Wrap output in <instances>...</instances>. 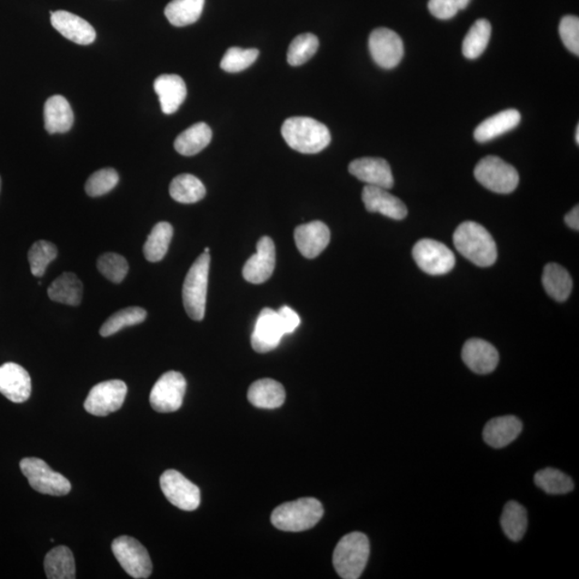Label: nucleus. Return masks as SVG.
Instances as JSON below:
<instances>
[{
    "instance_id": "nucleus-1",
    "label": "nucleus",
    "mask_w": 579,
    "mask_h": 579,
    "mask_svg": "<svg viewBox=\"0 0 579 579\" xmlns=\"http://www.w3.org/2000/svg\"><path fill=\"white\" fill-rule=\"evenodd\" d=\"M457 252L481 267L492 266L497 260V245L484 226L465 222L458 226L453 236Z\"/></svg>"
},
{
    "instance_id": "nucleus-2",
    "label": "nucleus",
    "mask_w": 579,
    "mask_h": 579,
    "mask_svg": "<svg viewBox=\"0 0 579 579\" xmlns=\"http://www.w3.org/2000/svg\"><path fill=\"white\" fill-rule=\"evenodd\" d=\"M282 135L286 145L302 154H318L330 145V130L310 117H291L282 127Z\"/></svg>"
},
{
    "instance_id": "nucleus-3",
    "label": "nucleus",
    "mask_w": 579,
    "mask_h": 579,
    "mask_svg": "<svg viewBox=\"0 0 579 579\" xmlns=\"http://www.w3.org/2000/svg\"><path fill=\"white\" fill-rule=\"evenodd\" d=\"M324 514V505L314 498H303L279 505L272 514L275 527L289 533L312 529Z\"/></svg>"
},
{
    "instance_id": "nucleus-4",
    "label": "nucleus",
    "mask_w": 579,
    "mask_h": 579,
    "mask_svg": "<svg viewBox=\"0 0 579 579\" xmlns=\"http://www.w3.org/2000/svg\"><path fill=\"white\" fill-rule=\"evenodd\" d=\"M370 554L368 537L362 533L344 535L334 551L333 564L344 579H357L365 570Z\"/></svg>"
},
{
    "instance_id": "nucleus-5",
    "label": "nucleus",
    "mask_w": 579,
    "mask_h": 579,
    "mask_svg": "<svg viewBox=\"0 0 579 579\" xmlns=\"http://www.w3.org/2000/svg\"><path fill=\"white\" fill-rule=\"evenodd\" d=\"M210 265V254H202L190 267L187 276L185 278L183 285L184 307L190 318L195 321L205 319Z\"/></svg>"
},
{
    "instance_id": "nucleus-6",
    "label": "nucleus",
    "mask_w": 579,
    "mask_h": 579,
    "mask_svg": "<svg viewBox=\"0 0 579 579\" xmlns=\"http://www.w3.org/2000/svg\"><path fill=\"white\" fill-rule=\"evenodd\" d=\"M474 176L482 186L501 195L513 193L519 183L514 166L495 156L483 158L475 166Z\"/></svg>"
},
{
    "instance_id": "nucleus-7",
    "label": "nucleus",
    "mask_w": 579,
    "mask_h": 579,
    "mask_svg": "<svg viewBox=\"0 0 579 579\" xmlns=\"http://www.w3.org/2000/svg\"><path fill=\"white\" fill-rule=\"evenodd\" d=\"M20 468L35 492L50 495H65L71 491L70 482L50 468L43 459H22Z\"/></svg>"
},
{
    "instance_id": "nucleus-8",
    "label": "nucleus",
    "mask_w": 579,
    "mask_h": 579,
    "mask_svg": "<svg viewBox=\"0 0 579 579\" xmlns=\"http://www.w3.org/2000/svg\"><path fill=\"white\" fill-rule=\"evenodd\" d=\"M112 552L128 575L145 579L152 575L153 564L147 549L134 537L119 536L112 543Z\"/></svg>"
},
{
    "instance_id": "nucleus-9",
    "label": "nucleus",
    "mask_w": 579,
    "mask_h": 579,
    "mask_svg": "<svg viewBox=\"0 0 579 579\" xmlns=\"http://www.w3.org/2000/svg\"><path fill=\"white\" fill-rule=\"evenodd\" d=\"M186 389L187 382L181 373H165L155 384L149 402L153 409L161 414L175 412L182 407Z\"/></svg>"
},
{
    "instance_id": "nucleus-10",
    "label": "nucleus",
    "mask_w": 579,
    "mask_h": 579,
    "mask_svg": "<svg viewBox=\"0 0 579 579\" xmlns=\"http://www.w3.org/2000/svg\"><path fill=\"white\" fill-rule=\"evenodd\" d=\"M127 392V384L122 380L101 382L89 392L85 408L92 415H109L123 407Z\"/></svg>"
},
{
    "instance_id": "nucleus-11",
    "label": "nucleus",
    "mask_w": 579,
    "mask_h": 579,
    "mask_svg": "<svg viewBox=\"0 0 579 579\" xmlns=\"http://www.w3.org/2000/svg\"><path fill=\"white\" fill-rule=\"evenodd\" d=\"M161 491L173 505L183 511H195L201 504V493L181 473L176 470H166L160 477Z\"/></svg>"
},
{
    "instance_id": "nucleus-12",
    "label": "nucleus",
    "mask_w": 579,
    "mask_h": 579,
    "mask_svg": "<svg viewBox=\"0 0 579 579\" xmlns=\"http://www.w3.org/2000/svg\"><path fill=\"white\" fill-rule=\"evenodd\" d=\"M412 255L421 270L429 275H444L455 266L456 259L452 250L429 238L417 242Z\"/></svg>"
},
{
    "instance_id": "nucleus-13",
    "label": "nucleus",
    "mask_w": 579,
    "mask_h": 579,
    "mask_svg": "<svg viewBox=\"0 0 579 579\" xmlns=\"http://www.w3.org/2000/svg\"><path fill=\"white\" fill-rule=\"evenodd\" d=\"M369 52L375 64L384 69L397 67L404 57V43L399 35L389 28H377L370 34Z\"/></svg>"
},
{
    "instance_id": "nucleus-14",
    "label": "nucleus",
    "mask_w": 579,
    "mask_h": 579,
    "mask_svg": "<svg viewBox=\"0 0 579 579\" xmlns=\"http://www.w3.org/2000/svg\"><path fill=\"white\" fill-rule=\"evenodd\" d=\"M285 335L282 320L277 312L265 308L256 319L252 336V345L259 354H267L276 349Z\"/></svg>"
},
{
    "instance_id": "nucleus-15",
    "label": "nucleus",
    "mask_w": 579,
    "mask_h": 579,
    "mask_svg": "<svg viewBox=\"0 0 579 579\" xmlns=\"http://www.w3.org/2000/svg\"><path fill=\"white\" fill-rule=\"evenodd\" d=\"M276 265V250L272 238L262 237L256 246V254L243 268V276L248 283L260 285L272 277Z\"/></svg>"
},
{
    "instance_id": "nucleus-16",
    "label": "nucleus",
    "mask_w": 579,
    "mask_h": 579,
    "mask_svg": "<svg viewBox=\"0 0 579 579\" xmlns=\"http://www.w3.org/2000/svg\"><path fill=\"white\" fill-rule=\"evenodd\" d=\"M0 393L12 403H25L32 394L31 375L15 363L4 364L0 366Z\"/></svg>"
},
{
    "instance_id": "nucleus-17",
    "label": "nucleus",
    "mask_w": 579,
    "mask_h": 579,
    "mask_svg": "<svg viewBox=\"0 0 579 579\" xmlns=\"http://www.w3.org/2000/svg\"><path fill=\"white\" fill-rule=\"evenodd\" d=\"M349 172L360 181L369 186L391 189L394 186V177L391 166L382 158H360L352 161Z\"/></svg>"
},
{
    "instance_id": "nucleus-18",
    "label": "nucleus",
    "mask_w": 579,
    "mask_h": 579,
    "mask_svg": "<svg viewBox=\"0 0 579 579\" xmlns=\"http://www.w3.org/2000/svg\"><path fill=\"white\" fill-rule=\"evenodd\" d=\"M51 23L59 34L76 45H89L95 40V31L91 24L71 12L51 11Z\"/></svg>"
},
{
    "instance_id": "nucleus-19",
    "label": "nucleus",
    "mask_w": 579,
    "mask_h": 579,
    "mask_svg": "<svg viewBox=\"0 0 579 579\" xmlns=\"http://www.w3.org/2000/svg\"><path fill=\"white\" fill-rule=\"evenodd\" d=\"M294 240L298 252L307 259H314L324 252L331 241L328 226L321 222H313L297 226Z\"/></svg>"
},
{
    "instance_id": "nucleus-20",
    "label": "nucleus",
    "mask_w": 579,
    "mask_h": 579,
    "mask_svg": "<svg viewBox=\"0 0 579 579\" xmlns=\"http://www.w3.org/2000/svg\"><path fill=\"white\" fill-rule=\"evenodd\" d=\"M463 361L474 373L487 374L494 372L499 364V354L492 344L474 338L464 344Z\"/></svg>"
},
{
    "instance_id": "nucleus-21",
    "label": "nucleus",
    "mask_w": 579,
    "mask_h": 579,
    "mask_svg": "<svg viewBox=\"0 0 579 579\" xmlns=\"http://www.w3.org/2000/svg\"><path fill=\"white\" fill-rule=\"evenodd\" d=\"M362 199L366 210L370 213H379L385 217L395 220H403L407 217V206L401 199L391 195L387 189L367 185L363 189Z\"/></svg>"
},
{
    "instance_id": "nucleus-22",
    "label": "nucleus",
    "mask_w": 579,
    "mask_h": 579,
    "mask_svg": "<svg viewBox=\"0 0 579 579\" xmlns=\"http://www.w3.org/2000/svg\"><path fill=\"white\" fill-rule=\"evenodd\" d=\"M155 92L158 95L161 110L166 115H175L187 97V87L181 76L163 75L154 83Z\"/></svg>"
},
{
    "instance_id": "nucleus-23",
    "label": "nucleus",
    "mask_w": 579,
    "mask_h": 579,
    "mask_svg": "<svg viewBox=\"0 0 579 579\" xmlns=\"http://www.w3.org/2000/svg\"><path fill=\"white\" fill-rule=\"evenodd\" d=\"M522 431L523 424L516 416H500L486 424L483 438L494 449H503L515 441Z\"/></svg>"
},
{
    "instance_id": "nucleus-24",
    "label": "nucleus",
    "mask_w": 579,
    "mask_h": 579,
    "mask_svg": "<svg viewBox=\"0 0 579 579\" xmlns=\"http://www.w3.org/2000/svg\"><path fill=\"white\" fill-rule=\"evenodd\" d=\"M74 111L63 95H52L45 105V127L47 133L65 134L73 128Z\"/></svg>"
},
{
    "instance_id": "nucleus-25",
    "label": "nucleus",
    "mask_w": 579,
    "mask_h": 579,
    "mask_svg": "<svg viewBox=\"0 0 579 579\" xmlns=\"http://www.w3.org/2000/svg\"><path fill=\"white\" fill-rule=\"evenodd\" d=\"M522 121L521 113L510 109L498 113L485 119L474 130V139L480 143H485L503 135L516 128Z\"/></svg>"
},
{
    "instance_id": "nucleus-26",
    "label": "nucleus",
    "mask_w": 579,
    "mask_h": 579,
    "mask_svg": "<svg viewBox=\"0 0 579 579\" xmlns=\"http://www.w3.org/2000/svg\"><path fill=\"white\" fill-rule=\"evenodd\" d=\"M248 399L256 408L276 409L284 404L285 391L279 382L272 379H262L255 381L249 387Z\"/></svg>"
},
{
    "instance_id": "nucleus-27",
    "label": "nucleus",
    "mask_w": 579,
    "mask_h": 579,
    "mask_svg": "<svg viewBox=\"0 0 579 579\" xmlns=\"http://www.w3.org/2000/svg\"><path fill=\"white\" fill-rule=\"evenodd\" d=\"M47 295L53 302L62 303L65 305L79 306L83 296V285L74 273H64L54 280Z\"/></svg>"
},
{
    "instance_id": "nucleus-28",
    "label": "nucleus",
    "mask_w": 579,
    "mask_h": 579,
    "mask_svg": "<svg viewBox=\"0 0 579 579\" xmlns=\"http://www.w3.org/2000/svg\"><path fill=\"white\" fill-rule=\"evenodd\" d=\"M212 137V129L207 124H195L176 137L175 147L183 156H195L210 145Z\"/></svg>"
},
{
    "instance_id": "nucleus-29",
    "label": "nucleus",
    "mask_w": 579,
    "mask_h": 579,
    "mask_svg": "<svg viewBox=\"0 0 579 579\" xmlns=\"http://www.w3.org/2000/svg\"><path fill=\"white\" fill-rule=\"evenodd\" d=\"M543 285L547 292V294L558 302H564L568 300L572 288L573 282L572 277L568 271L563 266L551 264L544 267L543 272Z\"/></svg>"
},
{
    "instance_id": "nucleus-30",
    "label": "nucleus",
    "mask_w": 579,
    "mask_h": 579,
    "mask_svg": "<svg viewBox=\"0 0 579 579\" xmlns=\"http://www.w3.org/2000/svg\"><path fill=\"white\" fill-rule=\"evenodd\" d=\"M45 570L49 579H75V563L73 552L67 546H58L47 553Z\"/></svg>"
},
{
    "instance_id": "nucleus-31",
    "label": "nucleus",
    "mask_w": 579,
    "mask_h": 579,
    "mask_svg": "<svg viewBox=\"0 0 579 579\" xmlns=\"http://www.w3.org/2000/svg\"><path fill=\"white\" fill-rule=\"evenodd\" d=\"M205 4V0H172L165 15L173 26H188L200 19Z\"/></svg>"
},
{
    "instance_id": "nucleus-32",
    "label": "nucleus",
    "mask_w": 579,
    "mask_h": 579,
    "mask_svg": "<svg viewBox=\"0 0 579 579\" xmlns=\"http://www.w3.org/2000/svg\"><path fill=\"white\" fill-rule=\"evenodd\" d=\"M500 522L504 534L511 541H521L528 528L527 511L516 501H510L504 506Z\"/></svg>"
},
{
    "instance_id": "nucleus-33",
    "label": "nucleus",
    "mask_w": 579,
    "mask_h": 579,
    "mask_svg": "<svg viewBox=\"0 0 579 579\" xmlns=\"http://www.w3.org/2000/svg\"><path fill=\"white\" fill-rule=\"evenodd\" d=\"M206 189L198 177L181 175L173 179L170 185V195L173 200L183 205H193L205 198Z\"/></svg>"
},
{
    "instance_id": "nucleus-34",
    "label": "nucleus",
    "mask_w": 579,
    "mask_h": 579,
    "mask_svg": "<svg viewBox=\"0 0 579 579\" xmlns=\"http://www.w3.org/2000/svg\"><path fill=\"white\" fill-rule=\"evenodd\" d=\"M173 226L169 223H159L154 226L143 247L145 258L153 264L163 260L168 253L173 237Z\"/></svg>"
},
{
    "instance_id": "nucleus-35",
    "label": "nucleus",
    "mask_w": 579,
    "mask_h": 579,
    "mask_svg": "<svg viewBox=\"0 0 579 579\" xmlns=\"http://www.w3.org/2000/svg\"><path fill=\"white\" fill-rule=\"evenodd\" d=\"M491 35V23L485 19L477 20L463 41L464 56L468 59L479 58L486 50Z\"/></svg>"
},
{
    "instance_id": "nucleus-36",
    "label": "nucleus",
    "mask_w": 579,
    "mask_h": 579,
    "mask_svg": "<svg viewBox=\"0 0 579 579\" xmlns=\"http://www.w3.org/2000/svg\"><path fill=\"white\" fill-rule=\"evenodd\" d=\"M147 316L145 309L128 307L112 314L100 328V335L110 337L125 327L135 326L145 322Z\"/></svg>"
},
{
    "instance_id": "nucleus-37",
    "label": "nucleus",
    "mask_w": 579,
    "mask_h": 579,
    "mask_svg": "<svg viewBox=\"0 0 579 579\" xmlns=\"http://www.w3.org/2000/svg\"><path fill=\"white\" fill-rule=\"evenodd\" d=\"M535 485L548 494H565L574 489V482L569 475L554 468H546L534 475Z\"/></svg>"
},
{
    "instance_id": "nucleus-38",
    "label": "nucleus",
    "mask_w": 579,
    "mask_h": 579,
    "mask_svg": "<svg viewBox=\"0 0 579 579\" xmlns=\"http://www.w3.org/2000/svg\"><path fill=\"white\" fill-rule=\"evenodd\" d=\"M319 47V39L313 34H303L292 41L288 50V63L294 67L313 58Z\"/></svg>"
},
{
    "instance_id": "nucleus-39",
    "label": "nucleus",
    "mask_w": 579,
    "mask_h": 579,
    "mask_svg": "<svg viewBox=\"0 0 579 579\" xmlns=\"http://www.w3.org/2000/svg\"><path fill=\"white\" fill-rule=\"evenodd\" d=\"M56 256L55 245L46 241L35 242L28 253V261L34 276L43 277L47 266L56 259Z\"/></svg>"
},
{
    "instance_id": "nucleus-40",
    "label": "nucleus",
    "mask_w": 579,
    "mask_h": 579,
    "mask_svg": "<svg viewBox=\"0 0 579 579\" xmlns=\"http://www.w3.org/2000/svg\"><path fill=\"white\" fill-rule=\"evenodd\" d=\"M258 56L259 51L256 49L244 50L241 47H230L220 63V68L225 73H242L249 68L258 59Z\"/></svg>"
},
{
    "instance_id": "nucleus-41",
    "label": "nucleus",
    "mask_w": 579,
    "mask_h": 579,
    "mask_svg": "<svg viewBox=\"0 0 579 579\" xmlns=\"http://www.w3.org/2000/svg\"><path fill=\"white\" fill-rule=\"evenodd\" d=\"M97 267L99 272L113 284H121L129 271L127 260L123 255L113 253L101 255Z\"/></svg>"
},
{
    "instance_id": "nucleus-42",
    "label": "nucleus",
    "mask_w": 579,
    "mask_h": 579,
    "mask_svg": "<svg viewBox=\"0 0 579 579\" xmlns=\"http://www.w3.org/2000/svg\"><path fill=\"white\" fill-rule=\"evenodd\" d=\"M119 181L118 173L112 168L101 169L89 176L85 184V191L89 196H97L109 194L117 186Z\"/></svg>"
},
{
    "instance_id": "nucleus-43",
    "label": "nucleus",
    "mask_w": 579,
    "mask_h": 579,
    "mask_svg": "<svg viewBox=\"0 0 579 579\" xmlns=\"http://www.w3.org/2000/svg\"><path fill=\"white\" fill-rule=\"evenodd\" d=\"M559 34L566 49L579 55V19L574 15H566L560 22Z\"/></svg>"
},
{
    "instance_id": "nucleus-44",
    "label": "nucleus",
    "mask_w": 579,
    "mask_h": 579,
    "mask_svg": "<svg viewBox=\"0 0 579 579\" xmlns=\"http://www.w3.org/2000/svg\"><path fill=\"white\" fill-rule=\"evenodd\" d=\"M469 4L470 0H429L428 9L439 20H450Z\"/></svg>"
},
{
    "instance_id": "nucleus-45",
    "label": "nucleus",
    "mask_w": 579,
    "mask_h": 579,
    "mask_svg": "<svg viewBox=\"0 0 579 579\" xmlns=\"http://www.w3.org/2000/svg\"><path fill=\"white\" fill-rule=\"evenodd\" d=\"M277 313L279 314L280 320H282L285 334H292L296 330L298 326H300V315H298L294 309L288 306H284L280 308Z\"/></svg>"
},
{
    "instance_id": "nucleus-46",
    "label": "nucleus",
    "mask_w": 579,
    "mask_h": 579,
    "mask_svg": "<svg viewBox=\"0 0 579 579\" xmlns=\"http://www.w3.org/2000/svg\"><path fill=\"white\" fill-rule=\"evenodd\" d=\"M565 224L570 226L573 230L578 231L579 229V207L578 205L573 208V210L566 215Z\"/></svg>"
},
{
    "instance_id": "nucleus-47",
    "label": "nucleus",
    "mask_w": 579,
    "mask_h": 579,
    "mask_svg": "<svg viewBox=\"0 0 579 579\" xmlns=\"http://www.w3.org/2000/svg\"><path fill=\"white\" fill-rule=\"evenodd\" d=\"M576 143L579 145V126L576 127Z\"/></svg>"
},
{
    "instance_id": "nucleus-48",
    "label": "nucleus",
    "mask_w": 579,
    "mask_h": 579,
    "mask_svg": "<svg viewBox=\"0 0 579 579\" xmlns=\"http://www.w3.org/2000/svg\"><path fill=\"white\" fill-rule=\"evenodd\" d=\"M205 254H210V248L206 247L205 250Z\"/></svg>"
},
{
    "instance_id": "nucleus-49",
    "label": "nucleus",
    "mask_w": 579,
    "mask_h": 579,
    "mask_svg": "<svg viewBox=\"0 0 579 579\" xmlns=\"http://www.w3.org/2000/svg\"><path fill=\"white\" fill-rule=\"evenodd\" d=\"M0 190H2V177H0Z\"/></svg>"
}]
</instances>
